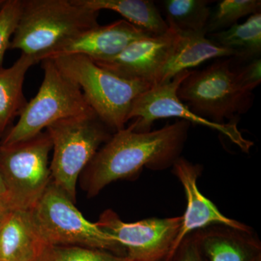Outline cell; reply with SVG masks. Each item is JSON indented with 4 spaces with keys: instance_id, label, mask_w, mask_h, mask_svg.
I'll use <instances>...</instances> for the list:
<instances>
[{
    "instance_id": "5bb4252c",
    "label": "cell",
    "mask_w": 261,
    "mask_h": 261,
    "mask_svg": "<svg viewBox=\"0 0 261 261\" xmlns=\"http://www.w3.org/2000/svg\"><path fill=\"white\" fill-rule=\"evenodd\" d=\"M195 233L202 261H261V243L252 230L216 225Z\"/></svg>"
},
{
    "instance_id": "8fae6325",
    "label": "cell",
    "mask_w": 261,
    "mask_h": 261,
    "mask_svg": "<svg viewBox=\"0 0 261 261\" xmlns=\"http://www.w3.org/2000/svg\"><path fill=\"white\" fill-rule=\"evenodd\" d=\"M177 37V31L169 27L162 35L132 42L115 58L94 62L122 78L146 82L153 87L158 75L172 53Z\"/></svg>"
},
{
    "instance_id": "30bf717a",
    "label": "cell",
    "mask_w": 261,
    "mask_h": 261,
    "mask_svg": "<svg viewBox=\"0 0 261 261\" xmlns=\"http://www.w3.org/2000/svg\"><path fill=\"white\" fill-rule=\"evenodd\" d=\"M191 72L192 70H185L170 82L153 86L136 99L129 113V120L135 119L130 124L134 130L149 132L154 122L158 120L181 118L190 123L217 130L229 139L243 152L249 153L253 142L243 137L239 130L238 123L219 124L214 123L197 116L180 100L177 95L178 89L182 82Z\"/></svg>"
},
{
    "instance_id": "7c38bea8",
    "label": "cell",
    "mask_w": 261,
    "mask_h": 261,
    "mask_svg": "<svg viewBox=\"0 0 261 261\" xmlns=\"http://www.w3.org/2000/svg\"><path fill=\"white\" fill-rule=\"evenodd\" d=\"M172 172L181 182L187 200L186 210L181 216V226L175 243V253L184 239L209 226L220 225L252 231L247 225L225 216L212 201L201 193L197 186V179L202 172L201 165L195 164L181 156L173 163Z\"/></svg>"
},
{
    "instance_id": "ac0fdd59",
    "label": "cell",
    "mask_w": 261,
    "mask_h": 261,
    "mask_svg": "<svg viewBox=\"0 0 261 261\" xmlns=\"http://www.w3.org/2000/svg\"><path fill=\"white\" fill-rule=\"evenodd\" d=\"M37 63L32 57L21 53L14 64L8 68L0 67V133L27 106L23 83L29 68Z\"/></svg>"
},
{
    "instance_id": "d4e9b609",
    "label": "cell",
    "mask_w": 261,
    "mask_h": 261,
    "mask_svg": "<svg viewBox=\"0 0 261 261\" xmlns=\"http://www.w3.org/2000/svg\"><path fill=\"white\" fill-rule=\"evenodd\" d=\"M172 261H202L197 247L195 232L184 239Z\"/></svg>"
},
{
    "instance_id": "277c9868",
    "label": "cell",
    "mask_w": 261,
    "mask_h": 261,
    "mask_svg": "<svg viewBox=\"0 0 261 261\" xmlns=\"http://www.w3.org/2000/svg\"><path fill=\"white\" fill-rule=\"evenodd\" d=\"M177 95L196 115L219 124L238 123L253 104V92L244 85L231 60L224 58L204 69L192 70Z\"/></svg>"
},
{
    "instance_id": "d6986e66",
    "label": "cell",
    "mask_w": 261,
    "mask_h": 261,
    "mask_svg": "<svg viewBox=\"0 0 261 261\" xmlns=\"http://www.w3.org/2000/svg\"><path fill=\"white\" fill-rule=\"evenodd\" d=\"M220 47L233 53L239 61L250 62L260 58L261 13L249 16L243 23H237L222 32L207 34Z\"/></svg>"
},
{
    "instance_id": "7402d4cb",
    "label": "cell",
    "mask_w": 261,
    "mask_h": 261,
    "mask_svg": "<svg viewBox=\"0 0 261 261\" xmlns=\"http://www.w3.org/2000/svg\"><path fill=\"white\" fill-rule=\"evenodd\" d=\"M41 261H134L99 249L78 246H47Z\"/></svg>"
},
{
    "instance_id": "f546056e",
    "label": "cell",
    "mask_w": 261,
    "mask_h": 261,
    "mask_svg": "<svg viewBox=\"0 0 261 261\" xmlns=\"http://www.w3.org/2000/svg\"><path fill=\"white\" fill-rule=\"evenodd\" d=\"M2 225V224H1ZM1 225H0V227H1ZM2 261V260H1Z\"/></svg>"
},
{
    "instance_id": "83f0119b",
    "label": "cell",
    "mask_w": 261,
    "mask_h": 261,
    "mask_svg": "<svg viewBox=\"0 0 261 261\" xmlns=\"http://www.w3.org/2000/svg\"><path fill=\"white\" fill-rule=\"evenodd\" d=\"M5 2V0H0V10H1L3 5H4Z\"/></svg>"
},
{
    "instance_id": "3957f363",
    "label": "cell",
    "mask_w": 261,
    "mask_h": 261,
    "mask_svg": "<svg viewBox=\"0 0 261 261\" xmlns=\"http://www.w3.org/2000/svg\"><path fill=\"white\" fill-rule=\"evenodd\" d=\"M51 60L63 74L80 87L92 111L113 133L125 128L134 102L152 87L146 82L122 78L80 55Z\"/></svg>"
},
{
    "instance_id": "e0dca14e",
    "label": "cell",
    "mask_w": 261,
    "mask_h": 261,
    "mask_svg": "<svg viewBox=\"0 0 261 261\" xmlns=\"http://www.w3.org/2000/svg\"><path fill=\"white\" fill-rule=\"evenodd\" d=\"M79 4L99 12L112 10L124 20L152 36L165 34L169 27L155 3L150 0H76Z\"/></svg>"
},
{
    "instance_id": "4dcf8cb0",
    "label": "cell",
    "mask_w": 261,
    "mask_h": 261,
    "mask_svg": "<svg viewBox=\"0 0 261 261\" xmlns=\"http://www.w3.org/2000/svg\"><path fill=\"white\" fill-rule=\"evenodd\" d=\"M0 261H1V260H0Z\"/></svg>"
},
{
    "instance_id": "8992f818",
    "label": "cell",
    "mask_w": 261,
    "mask_h": 261,
    "mask_svg": "<svg viewBox=\"0 0 261 261\" xmlns=\"http://www.w3.org/2000/svg\"><path fill=\"white\" fill-rule=\"evenodd\" d=\"M41 62L44 79L39 92L2 140L3 146L29 140L61 120L94 112L80 87L63 74L53 60Z\"/></svg>"
},
{
    "instance_id": "44dd1931",
    "label": "cell",
    "mask_w": 261,
    "mask_h": 261,
    "mask_svg": "<svg viewBox=\"0 0 261 261\" xmlns=\"http://www.w3.org/2000/svg\"><path fill=\"white\" fill-rule=\"evenodd\" d=\"M260 0H222L211 10L207 34L226 30L243 17L260 13Z\"/></svg>"
},
{
    "instance_id": "9a60e30c",
    "label": "cell",
    "mask_w": 261,
    "mask_h": 261,
    "mask_svg": "<svg viewBox=\"0 0 261 261\" xmlns=\"http://www.w3.org/2000/svg\"><path fill=\"white\" fill-rule=\"evenodd\" d=\"M177 32L172 53L158 75L154 86L170 82L178 73L210 60L233 56L232 51L211 41L207 33Z\"/></svg>"
},
{
    "instance_id": "5b68a950",
    "label": "cell",
    "mask_w": 261,
    "mask_h": 261,
    "mask_svg": "<svg viewBox=\"0 0 261 261\" xmlns=\"http://www.w3.org/2000/svg\"><path fill=\"white\" fill-rule=\"evenodd\" d=\"M46 130L53 143L51 182L75 202L77 180L113 132L94 112L61 120Z\"/></svg>"
},
{
    "instance_id": "2e32d148",
    "label": "cell",
    "mask_w": 261,
    "mask_h": 261,
    "mask_svg": "<svg viewBox=\"0 0 261 261\" xmlns=\"http://www.w3.org/2000/svg\"><path fill=\"white\" fill-rule=\"evenodd\" d=\"M47 246L30 211H13L1 225L0 260H34L42 255Z\"/></svg>"
},
{
    "instance_id": "7a4b0ae2",
    "label": "cell",
    "mask_w": 261,
    "mask_h": 261,
    "mask_svg": "<svg viewBox=\"0 0 261 261\" xmlns=\"http://www.w3.org/2000/svg\"><path fill=\"white\" fill-rule=\"evenodd\" d=\"M98 15L76 0H23L9 49H19L37 63L49 59L66 43L99 25Z\"/></svg>"
},
{
    "instance_id": "603a6c76",
    "label": "cell",
    "mask_w": 261,
    "mask_h": 261,
    "mask_svg": "<svg viewBox=\"0 0 261 261\" xmlns=\"http://www.w3.org/2000/svg\"><path fill=\"white\" fill-rule=\"evenodd\" d=\"M23 0H8L0 10V67L21 15Z\"/></svg>"
},
{
    "instance_id": "52a82bcc",
    "label": "cell",
    "mask_w": 261,
    "mask_h": 261,
    "mask_svg": "<svg viewBox=\"0 0 261 261\" xmlns=\"http://www.w3.org/2000/svg\"><path fill=\"white\" fill-rule=\"evenodd\" d=\"M30 211L38 232L48 246L89 247L125 256L116 239L86 219L74 202L51 181Z\"/></svg>"
},
{
    "instance_id": "9c48e42d",
    "label": "cell",
    "mask_w": 261,
    "mask_h": 261,
    "mask_svg": "<svg viewBox=\"0 0 261 261\" xmlns=\"http://www.w3.org/2000/svg\"><path fill=\"white\" fill-rule=\"evenodd\" d=\"M181 222V216L125 222L116 212L107 210L96 224L116 239L130 260L172 261Z\"/></svg>"
},
{
    "instance_id": "4fadbf2b",
    "label": "cell",
    "mask_w": 261,
    "mask_h": 261,
    "mask_svg": "<svg viewBox=\"0 0 261 261\" xmlns=\"http://www.w3.org/2000/svg\"><path fill=\"white\" fill-rule=\"evenodd\" d=\"M152 37L126 20H118L82 33L66 43L51 58L68 55H80L93 61H107L119 55L135 41Z\"/></svg>"
},
{
    "instance_id": "ffe728a7",
    "label": "cell",
    "mask_w": 261,
    "mask_h": 261,
    "mask_svg": "<svg viewBox=\"0 0 261 261\" xmlns=\"http://www.w3.org/2000/svg\"><path fill=\"white\" fill-rule=\"evenodd\" d=\"M213 1L164 0L163 8L168 27L178 32L207 33Z\"/></svg>"
},
{
    "instance_id": "ba28073f",
    "label": "cell",
    "mask_w": 261,
    "mask_h": 261,
    "mask_svg": "<svg viewBox=\"0 0 261 261\" xmlns=\"http://www.w3.org/2000/svg\"><path fill=\"white\" fill-rule=\"evenodd\" d=\"M51 149L53 143L46 130L14 145H1L0 174L15 210H32L51 183Z\"/></svg>"
},
{
    "instance_id": "6da1fadb",
    "label": "cell",
    "mask_w": 261,
    "mask_h": 261,
    "mask_svg": "<svg viewBox=\"0 0 261 261\" xmlns=\"http://www.w3.org/2000/svg\"><path fill=\"white\" fill-rule=\"evenodd\" d=\"M190 126L180 120L158 130L136 132L130 125L115 132L84 170V190L94 197L112 182L137 178L144 168L172 167L181 157Z\"/></svg>"
},
{
    "instance_id": "484cf974",
    "label": "cell",
    "mask_w": 261,
    "mask_h": 261,
    "mask_svg": "<svg viewBox=\"0 0 261 261\" xmlns=\"http://www.w3.org/2000/svg\"><path fill=\"white\" fill-rule=\"evenodd\" d=\"M15 211L6 195H0V225Z\"/></svg>"
},
{
    "instance_id": "4316f807",
    "label": "cell",
    "mask_w": 261,
    "mask_h": 261,
    "mask_svg": "<svg viewBox=\"0 0 261 261\" xmlns=\"http://www.w3.org/2000/svg\"><path fill=\"white\" fill-rule=\"evenodd\" d=\"M0 138H1V133H0ZM1 142L2 140H0V149H1ZM0 195H6V190H5L4 184L2 179L1 174H0Z\"/></svg>"
},
{
    "instance_id": "cb8c5ba5",
    "label": "cell",
    "mask_w": 261,
    "mask_h": 261,
    "mask_svg": "<svg viewBox=\"0 0 261 261\" xmlns=\"http://www.w3.org/2000/svg\"><path fill=\"white\" fill-rule=\"evenodd\" d=\"M237 69L242 82L247 89L253 92L254 89L260 85L261 82L260 58L247 62L244 66Z\"/></svg>"
},
{
    "instance_id": "f1b7e54d",
    "label": "cell",
    "mask_w": 261,
    "mask_h": 261,
    "mask_svg": "<svg viewBox=\"0 0 261 261\" xmlns=\"http://www.w3.org/2000/svg\"><path fill=\"white\" fill-rule=\"evenodd\" d=\"M32 261H41V256L39 257H38V258L35 259V260H32Z\"/></svg>"
}]
</instances>
